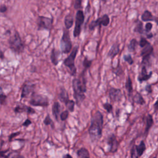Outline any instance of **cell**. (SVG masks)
<instances>
[{
    "label": "cell",
    "instance_id": "1",
    "mask_svg": "<svg viewBox=\"0 0 158 158\" xmlns=\"http://www.w3.org/2000/svg\"><path fill=\"white\" fill-rule=\"evenodd\" d=\"M103 116L100 111H97L91 117L88 134L92 141H98L102 137Z\"/></svg>",
    "mask_w": 158,
    "mask_h": 158
},
{
    "label": "cell",
    "instance_id": "2",
    "mask_svg": "<svg viewBox=\"0 0 158 158\" xmlns=\"http://www.w3.org/2000/svg\"><path fill=\"white\" fill-rule=\"evenodd\" d=\"M85 70H83L79 79H74L72 82V87L74 90V97L77 104L80 106L85 99L86 91V80L85 77Z\"/></svg>",
    "mask_w": 158,
    "mask_h": 158
},
{
    "label": "cell",
    "instance_id": "3",
    "mask_svg": "<svg viewBox=\"0 0 158 158\" xmlns=\"http://www.w3.org/2000/svg\"><path fill=\"white\" fill-rule=\"evenodd\" d=\"M9 48L16 54H20L24 52L25 45L17 31H15L13 35L11 36L8 40Z\"/></svg>",
    "mask_w": 158,
    "mask_h": 158
},
{
    "label": "cell",
    "instance_id": "4",
    "mask_svg": "<svg viewBox=\"0 0 158 158\" xmlns=\"http://www.w3.org/2000/svg\"><path fill=\"white\" fill-rule=\"evenodd\" d=\"M79 47L75 46L72 50L70 54L64 61V64L69 70V73L71 75L74 76L77 73V69L75 65V60L78 53Z\"/></svg>",
    "mask_w": 158,
    "mask_h": 158
},
{
    "label": "cell",
    "instance_id": "5",
    "mask_svg": "<svg viewBox=\"0 0 158 158\" xmlns=\"http://www.w3.org/2000/svg\"><path fill=\"white\" fill-rule=\"evenodd\" d=\"M72 48V44L70 38L69 30L65 28L61 40V49L63 53L69 54Z\"/></svg>",
    "mask_w": 158,
    "mask_h": 158
},
{
    "label": "cell",
    "instance_id": "6",
    "mask_svg": "<svg viewBox=\"0 0 158 158\" xmlns=\"http://www.w3.org/2000/svg\"><path fill=\"white\" fill-rule=\"evenodd\" d=\"M29 103L30 105L34 106L47 107L49 105L48 99L46 96H43L35 93H34L31 95Z\"/></svg>",
    "mask_w": 158,
    "mask_h": 158
},
{
    "label": "cell",
    "instance_id": "7",
    "mask_svg": "<svg viewBox=\"0 0 158 158\" xmlns=\"http://www.w3.org/2000/svg\"><path fill=\"white\" fill-rule=\"evenodd\" d=\"M85 20L84 13L81 10H78L75 16V28L74 30V37L77 38L80 36L82 26Z\"/></svg>",
    "mask_w": 158,
    "mask_h": 158
},
{
    "label": "cell",
    "instance_id": "8",
    "mask_svg": "<svg viewBox=\"0 0 158 158\" xmlns=\"http://www.w3.org/2000/svg\"><path fill=\"white\" fill-rule=\"evenodd\" d=\"M53 19L48 17L40 16L37 19L38 30H50L53 27Z\"/></svg>",
    "mask_w": 158,
    "mask_h": 158
},
{
    "label": "cell",
    "instance_id": "9",
    "mask_svg": "<svg viewBox=\"0 0 158 158\" xmlns=\"http://www.w3.org/2000/svg\"><path fill=\"white\" fill-rule=\"evenodd\" d=\"M110 22V19L108 15L105 14L102 17L98 18L96 20H93L88 26L89 30L92 31L94 30L96 27H99L100 28L101 27V25L104 27H107Z\"/></svg>",
    "mask_w": 158,
    "mask_h": 158
},
{
    "label": "cell",
    "instance_id": "10",
    "mask_svg": "<svg viewBox=\"0 0 158 158\" xmlns=\"http://www.w3.org/2000/svg\"><path fill=\"white\" fill-rule=\"evenodd\" d=\"M142 48L143 50L141 51V56L142 57V63L143 64H146L149 62L150 56L152 54L154 49L150 43Z\"/></svg>",
    "mask_w": 158,
    "mask_h": 158
},
{
    "label": "cell",
    "instance_id": "11",
    "mask_svg": "<svg viewBox=\"0 0 158 158\" xmlns=\"http://www.w3.org/2000/svg\"><path fill=\"white\" fill-rule=\"evenodd\" d=\"M35 85L31 83L30 82H26L24 84L22 92H21V98H28L30 94L32 95V94L34 93L35 90Z\"/></svg>",
    "mask_w": 158,
    "mask_h": 158
},
{
    "label": "cell",
    "instance_id": "12",
    "mask_svg": "<svg viewBox=\"0 0 158 158\" xmlns=\"http://www.w3.org/2000/svg\"><path fill=\"white\" fill-rule=\"evenodd\" d=\"M109 97L112 102H119L122 98V93L120 89L112 87L109 90Z\"/></svg>",
    "mask_w": 158,
    "mask_h": 158
},
{
    "label": "cell",
    "instance_id": "13",
    "mask_svg": "<svg viewBox=\"0 0 158 158\" xmlns=\"http://www.w3.org/2000/svg\"><path fill=\"white\" fill-rule=\"evenodd\" d=\"M107 143L109 146V151L111 152H117L119 148V142L114 134H111L108 137Z\"/></svg>",
    "mask_w": 158,
    "mask_h": 158
},
{
    "label": "cell",
    "instance_id": "14",
    "mask_svg": "<svg viewBox=\"0 0 158 158\" xmlns=\"http://www.w3.org/2000/svg\"><path fill=\"white\" fill-rule=\"evenodd\" d=\"M14 112L16 113L27 112L28 114H34L36 113L35 109H34L32 108L25 105L17 106L14 109Z\"/></svg>",
    "mask_w": 158,
    "mask_h": 158
},
{
    "label": "cell",
    "instance_id": "15",
    "mask_svg": "<svg viewBox=\"0 0 158 158\" xmlns=\"http://www.w3.org/2000/svg\"><path fill=\"white\" fill-rule=\"evenodd\" d=\"M152 72H150L149 74H148L146 66H143L141 68V72L140 73V74L138 75V80L140 82V83H142L145 81L148 80L152 77Z\"/></svg>",
    "mask_w": 158,
    "mask_h": 158
},
{
    "label": "cell",
    "instance_id": "16",
    "mask_svg": "<svg viewBox=\"0 0 158 158\" xmlns=\"http://www.w3.org/2000/svg\"><path fill=\"white\" fill-rule=\"evenodd\" d=\"M59 99L62 103L64 104L67 103L69 101V94L65 88L62 87L60 88V91L59 94Z\"/></svg>",
    "mask_w": 158,
    "mask_h": 158
},
{
    "label": "cell",
    "instance_id": "17",
    "mask_svg": "<svg viewBox=\"0 0 158 158\" xmlns=\"http://www.w3.org/2000/svg\"><path fill=\"white\" fill-rule=\"evenodd\" d=\"M60 111H61V105L57 101L54 102L52 106V113L56 120H58L59 119Z\"/></svg>",
    "mask_w": 158,
    "mask_h": 158
},
{
    "label": "cell",
    "instance_id": "18",
    "mask_svg": "<svg viewBox=\"0 0 158 158\" xmlns=\"http://www.w3.org/2000/svg\"><path fill=\"white\" fill-rule=\"evenodd\" d=\"M120 49H119V45L118 44H114L112 47L111 48L110 50L108 52V56L110 58L112 59L115 56H116L119 53Z\"/></svg>",
    "mask_w": 158,
    "mask_h": 158
},
{
    "label": "cell",
    "instance_id": "19",
    "mask_svg": "<svg viewBox=\"0 0 158 158\" xmlns=\"http://www.w3.org/2000/svg\"><path fill=\"white\" fill-rule=\"evenodd\" d=\"M135 149H136V152L138 157H141L143 155V154L145 152L146 149V145L144 141H141L140 143V144L138 145H135Z\"/></svg>",
    "mask_w": 158,
    "mask_h": 158
},
{
    "label": "cell",
    "instance_id": "20",
    "mask_svg": "<svg viewBox=\"0 0 158 158\" xmlns=\"http://www.w3.org/2000/svg\"><path fill=\"white\" fill-rule=\"evenodd\" d=\"M141 20L144 22H149V21H155V19H156V17H154L152 13L148 11V10H146L143 13V14L141 15Z\"/></svg>",
    "mask_w": 158,
    "mask_h": 158
},
{
    "label": "cell",
    "instance_id": "21",
    "mask_svg": "<svg viewBox=\"0 0 158 158\" xmlns=\"http://www.w3.org/2000/svg\"><path fill=\"white\" fill-rule=\"evenodd\" d=\"M154 124V119L152 116L148 114L146 118V128H145V134H148L150 129Z\"/></svg>",
    "mask_w": 158,
    "mask_h": 158
},
{
    "label": "cell",
    "instance_id": "22",
    "mask_svg": "<svg viewBox=\"0 0 158 158\" xmlns=\"http://www.w3.org/2000/svg\"><path fill=\"white\" fill-rule=\"evenodd\" d=\"M74 17L71 14L67 15L64 18V25L66 29L69 30L74 25Z\"/></svg>",
    "mask_w": 158,
    "mask_h": 158
},
{
    "label": "cell",
    "instance_id": "23",
    "mask_svg": "<svg viewBox=\"0 0 158 158\" xmlns=\"http://www.w3.org/2000/svg\"><path fill=\"white\" fill-rule=\"evenodd\" d=\"M133 100H134V103H135L136 104L139 105H143L146 103L145 99L143 98L141 94L138 92L136 93V94L134 95V97L133 98Z\"/></svg>",
    "mask_w": 158,
    "mask_h": 158
},
{
    "label": "cell",
    "instance_id": "24",
    "mask_svg": "<svg viewBox=\"0 0 158 158\" xmlns=\"http://www.w3.org/2000/svg\"><path fill=\"white\" fill-rule=\"evenodd\" d=\"M57 56H58V52L56 50L55 48H53L51 52L50 59L53 65L54 66H57L59 63Z\"/></svg>",
    "mask_w": 158,
    "mask_h": 158
},
{
    "label": "cell",
    "instance_id": "25",
    "mask_svg": "<svg viewBox=\"0 0 158 158\" xmlns=\"http://www.w3.org/2000/svg\"><path fill=\"white\" fill-rule=\"evenodd\" d=\"M77 153L79 158H90V156L88 151L85 148H82L79 149L77 151Z\"/></svg>",
    "mask_w": 158,
    "mask_h": 158
},
{
    "label": "cell",
    "instance_id": "26",
    "mask_svg": "<svg viewBox=\"0 0 158 158\" xmlns=\"http://www.w3.org/2000/svg\"><path fill=\"white\" fill-rule=\"evenodd\" d=\"M125 88L127 89L129 94L130 96V94L133 92V85H132V80L129 76L127 77V80H126Z\"/></svg>",
    "mask_w": 158,
    "mask_h": 158
},
{
    "label": "cell",
    "instance_id": "27",
    "mask_svg": "<svg viewBox=\"0 0 158 158\" xmlns=\"http://www.w3.org/2000/svg\"><path fill=\"white\" fill-rule=\"evenodd\" d=\"M138 44V42H137V40L136 39H132V40L130 41L129 45H128V49H129V50L130 51H131V52L135 51V49H136V48H137Z\"/></svg>",
    "mask_w": 158,
    "mask_h": 158
},
{
    "label": "cell",
    "instance_id": "28",
    "mask_svg": "<svg viewBox=\"0 0 158 158\" xmlns=\"http://www.w3.org/2000/svg\"><path fill=\"white\" fill-rule=\"evenodd\" d=\"M134 31L135 32L142 34H143V23L140 21H138L137 24L134 28Z\"/></svg>",
    "mask_w": 158,
    "mask_h": 158
},
{
    "label": "cell",
    "instance_id": "29",
    "mask_svg": "<svg viewBox=\"0 0 158 158\" xmlns=\"http://www.w3.org/2000/svg\"><path fill=\"white\" fill-rule=\"evenodd\" d=\"M43 123L45 125H50V126H51V127L53 129L54 128V124L49 114H47V116H46L45 119H44Z\"/></svg>",
    "mask_w": 158,
    "mask_h": 158
},
{
    "label": "cell",
    "instance_id": "30",
    "mask_svg": "<svg viewBox=\"0 0 158 158\" xmlns=\"http://www.w3.org/2000/svg\"><path fill=\"white\" fill-rule=\"evenodd\" d=\"M66 106V108L68 109V110H69V111L70 112H73L74 111V106H75V102L74 100H69V101L65 104Z\"/></svg>",
    "mask_w": 158,
    "mask_h": 158
},
{
    "label": "cell",
    "instance_id": "31",
    "mask_svg": "<svg viewBox=\"0 0 158 158\" xmlns=\"http://www.w3.org/2000/svg\"><path fill=\"white\" fill-rule=\"evenodd\" d=\"M91 63H92V61L88 60L86 57H85L83 62L84 70L86 71L88 69H89L91 65Z\"/></svg>",
    "mask_w": 158,
    "mask_h": 158
},
{
    "label": "cell",
    "instance_id": "32",
    "mask_svg": "<svg viewBox=\"0 0 158 158\" xmlns=\"http://www.w3.org/2000/svg\"><path fill=\"white\" fill-rule=\"evenodd\" d=\"M69 110H66L64 111H63L61 114H60V119L62 121H65L69 117Z\"/></svg>",
    "mask_w": 158,
    "mask_h": 158
},
{
    "label": "cell",
    "instance_id": "33",
    "mask_svg": "<svg viewBox=\"0 0 158 158\" xmlns=\"http://www.w3.org/2000/svg\"><path fill=\"white\" fill-rule=\"evenodd\" d=\"M123 59L125 62H128L130 65H132L134 64V59L130 54H127L123 56Z\"/></svg>",
    "mask_w": 158,
    "mask_h": 158
},
{
    "label": "cell",
    "instance_id": "34",
    "mask_svg": "<svg viewBox=\"0 0 158 158\" xmlns=\"http://www.w3.org/2000/svg\"><path fill=\"white\" fill-rule=\"evenodd\" d=\"M103 108L108 113H111L113 110V107L112 105L109 103H105L103 105Z\"/></svg>",
    "mask_w": 158,
    "mask_h": 158
},
{
    "label": "cell",
    "instance_id": "35",
    "mask_svg": "<svg viewBox=\"0 0 158 158\" xmlns=\"http://www.w3.org/2000/svg\"><path fill=\"white\" fill-rule=\"evenodd\" d=\"M82 0H75L74 5V8L77 10H80V9L82 8Z\"/></svg>",
    "mask_w": 158,
    "mask_h": 158
},
{
    "label": "cell",
    "instance_id": "36",
    "mask_svg": "<svg viewBox=\"0 0 158 158\" xmlns=\"http://www.w3.org/2000/svg\"><path fill=\"white\" fill-rule=\"evenodd\" d=\"M4 158H24V156H22V155L20 154H17V153H14V154H12L11 153L9 154V155L8 156H5L4 157Z\"/></svg>",
    "mask_w": 158,
    "mask_h": 158
},
{
    "label": "cell",
    "instance_id": "37",
    "mask_svg": "<svg viewBox=\"0 0 158 158\" xmlns=\"http://www.w3.org/2000/svg\"><path fill=\"white\" fill-rule=\"evenodd\" d=\"M148 43H149V42L145 38H141L140 41L139 42V45L140 46L141 48H143L145 47L146 45H147Z\"/></svg>",
    "mask_w": 158,
    "mask_h": 158
},
{
    "label": "cell",
    "instance_id": "38",
    "mask_svg": "<svg viewBox=\"0 0 158 158\" xmlns=\"http://www.w3.org/2000/svg\"><path fill=\"white\" fill-rule=\"evenodd\" d=\"M6 98H7V96L3 93V91L2 90V93L0 94V102H1L2 106H3L5 104Z\"/></svg>",
    "mask_w": 158,
    "mask_h": 158
},
{
    "label": "cell",
    "instance_id": "39",
    "mask_svg": "<svg viewBox=\"0 0 158 158\" xmlns=\"http://www.w3.org/2000/svg\"><path fill=\"white\" fill-rule=\"evenodd\" d=\"M152 28V24L151 22H148L145 25V31L146 32H149Z\"/></svg>",
    "mask_w": 158,
    "mask_h": 158
},
{
    "label": "cell",
    "instance_id": "40",
    "mask_svg": "<svg viewBox=\"0 0 158 158\" xmlns=\"http://www.w3.org/2000/svg\"><path fill=\"white\" fill-rule=\"evenodd\" d=\"M131 157L132 158H138V157L137 156V152H136L135 146H133V148H132V150H131Z\"/></svg>",
    "mask_w": 158,
    "mask_h": 158
},
{
    "label": "cell",
    "instance_id": "41",
    "mask_svg": "<svg viewBox=\"0 0 158 158\" xmlns=\"http://www.w3.org/2000/svg\"><path fill=\"white\" fill-rule=\"evenodd\" d=\"M30 124H31V121L30 119H26L25 121L22 123V126L27 127Z\"/></svg>",
    "mask_w": 158,
    "mask_h": 158
},
{
    "label": "cell",
    "instance_id": "42",
    "mask_svg": "<svg viewBox=\"0 0 158 158\" xmlns=\"http://www.w3.org/2000/svg\"><path fill=\"white\" fill-rule=\"evenodd\" d=\"M7 10H8V8L6 5H1V7H0V11H1L2 13H4L6 12Z\"/></svg>",
    "mask_w": 158,
    "mask_h": 158
},
{
    "label": "cell",
    "instance_id": "43",
    "mask_svg": "<svg viewBox=\"0 0 158 158\" xmlns=\"http://www.w3.org/2000/svg\"><path fill=\"white\" fill-rule=\"evenodd\" d=\"M20 133V132H16V133H14V134H12L11 135H9V141H11V140H13V138L14 137H16V136H17L18 135H19Z\"/></svg>",
    "mask_w": 158,
    "mask_h": 158
},
{
    "label": "cell",
    "instance_id": "44",
    "mask_svg": "<svg viewBox=\"0 0 158 158\" xmlns=\"http://www.w3.org/2000/svg\"><path fill=\"white\" fill-rule=\"evenodd\" d=\"M146 90L149 93H151L152 92V87H151V85H147L146 86Z\"/></svg>",
    "mask_w": 158,
    "mask_h": 158
},
{
    "label": "cell",
    "instance_id": "45",
    "mask_svg": "<svg viewBox=\"0 0 158 158\" xmlns=\"http://www.w3.org/2000/svg\"><path fill=\"white\" fill-rule=\"evenodd\" d=\"M154 108H155L156 110H157L158 109V98H157L156 103L154 104Z\"/></svg>",
    "mask_w": 158,
    "mask_h": 158
},
{
    "label": "cell",
    "instance_id": "46",
    "mask_svg": "<svg viewBox=\"0 0 158 158\" xmlns=\"http://www.w3.org/2000/svg\"><path fill=\"white\" fill-rule=\"evenodd\" d=\"M62 158H73V157H72V156H71V154H66L64 155V156H63Z\"/></svg>",
    "mask_w": 158,
    "mask_h": 158
},
{
    "label": "cell",
    "instance_id": "47",
    "mask_svg": "<svg viewBox=\"0 0 158 158\" xmlns=\"http://www.w3.org/2000/svg\"><path fill=\"white\" fill-rule=\"evenodd\" d=\"M1 58H2V59H3V57H4V56H3V53L2 51V53H1Z\"/></svg>",
    "mask_w": 158,
    "mask_h": 158
},
{
    "label": "cell",
    "instance_id": "48",
    "mask_svg": "<svg viewBox=\"0 0 158 158\" xmlns=\"http://www.w3.org/2000/svg\"><path fill=\"white\" fill-rule=\"evenodd\" d=\"M155 22H156L157 24L158 25V17H156V19H155Z\"/></svg>",
    "mask_w": 158,
    "mask_h": 158
},
{
    "label": "cell",
    "instance_id": "49",
    "mask_svg": "<svg viewBox=\"0 0 158 158\" xmlns=\"http://www.w3.org/2000/svg\"><path fill=\"white\" fill-rule=\"evenodd\" d=\"M107 1H108V0H102V2H104V3H106Z\"/></svg>",
    "mask_w": 158,
    "mask_h": 158
},
{
    "label": "cell",
    "instance_id": "50",
    "mask_svg": "<svg viewBox=\"0 0 158 158\" xmlns=\"http://www.w3.org/2000/svg\"><path fill=\"white\" fill-rule=\"evenodd\" d=\"M153 158H156V157H153Z\"/></svg>",
    "mask_w": 158,
    "mask_h": 158
}]
</instances>
